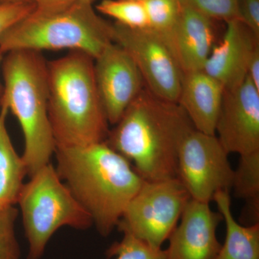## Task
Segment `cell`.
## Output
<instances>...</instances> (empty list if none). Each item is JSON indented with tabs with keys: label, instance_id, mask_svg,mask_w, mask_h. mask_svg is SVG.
I'll return each mask as SVG.
<instances>
[{
	"label": "cell",
	"instance_id": "cell-1",
	"mask_svg": "<svg viewBox=\"0 0 259 259\" xmlns=\"http://www.w3.org/2000/svg\"><path fill=\"white\" fill-rule=\"evenodd\" d=\"M54 153L61 180L89 213L98 233L108 236L145 180L106 142L56 147Z\"/></svg>",
	"mask_w": 259,
	"mask_h": 259
},
{
	"label": "cell",
	"instance_id": "cell-2",
	"mask_svg": "<svg viewBox=\"0 0 259 259\" xmlns=\"http://www.w3.org/2000/svg\"><path fill=\"white\" fill-rule=\"evenodd\" d=\"M115 125L105 142L145 181L177 178L180 145L194 128L177 102L161 100L145 87Z\"/></svg>",
	"mask_w": 259,
	"mask_h": 259
},
{
	"label": "cell",
	"instance_id": "cell-3",
	"mask_svg": "<svg viewBox=\"0 0 259 259\" xmlns=\"http://www.w3.org/2000/svg\"><path fill=\"white\" fill-rule=\"evenodd\" d=\"M48 114L56 147L105 142L108 121L97 91L95 59L81 51L47 62Z\"/></svg>",
	"mask_w": 259,
	"mask_h": 259
},
{
	"label": "cell",
	"instance_id": "cell-4",
	"mask_svg": "<svg viewBox=\"0 0 259 259\" xmlns=\"http://www.w3.org/2000/svg\"><path fill=\"white\" fill-rule=\"evenodd\" d=\"M6 54L2 63L4 88L0 102L21 126L25 144L22 157L30 177L51 163L56 149L48 114L47 61L39 51Z\"/></svg>",
	"mask_w": 259,
	"mask_h": 259
},
{
	"label": "cell",
	"instance_id": "cell-5",
	"mask_svg": "<svg viewBox=\"0 0 259 259\" xmlns=\"http://www.w3.org/2000/svg\"><path fill=\"white\" fill-rule=\"evenodd\" d=\"M112 42V24L93 5L77 2L60 11L34 10L0 37V52L69 49L95 59Z\"/></svg>",
	"mask_w": 259,
	"mask_h": 259
},
{
	"label": "cell",
	"instance_id": "cell-6",
	"mask_svg": "<svg viewBox=\"0 0 259 259\" xmlns=\"http://www.w3.org/2000/svg\"><path fill=\"white\" fill-rule=\"evenodd\" d=\"M17 203L28 243L27 259H41L51 237L61 227L83 231L93 225L51 163L24 184Z\"/></svg>",
	"mask_w": 259,
	"mask_h": 259
},
{
	"label": "cell",
	"instance_id": "cell-7",
	"mask_svg": "<svg viewBox=\"0 0 259 259\" xmlns=\"http://www.w3.org/2000/svg\"><path fill=\"white\" fill-rule=\"evenodd\" d=\"M191 199L179 178L145 181L126 207L117 228L161 249Z\"/></svg>",
	"mask_w": 259,
	"mask_h": 259
},
{
	"label": "cell",
	"instance_id": "cell-8",
	"mask_svg": "<svg viewBox=\"0 0 259 259\" xmlns=\"http://www.w3.org/2000/svg\"><path fill=\"white\" fill-rule=\"evenodd\" d=\"M216 135L192 128L184 138L177 158V178L191 198L209 203L221 191L232 188L234 170Z\"/></svg>",
	"mask_w": 259,
	"mask_h": 259
},
{
	"label": "cell",
	"instance_id": "cell-9",
	"mask_svg": "<svg viewBox=\"0 0 259 259\" xmlns=\"http://www.w3.org/2000/svg\"><path fill=\"white\" fill-rule=\"evenodd\" d=\"M112 40L132 58L151 93L161 100L178 102L183 72L164 37L148 28L133 29L116 23Z\"/></svg>",
	"mask_w": 259,
	"mask_h": 259
},
{
	"label": "cell",
	"instance_id": "cell-10",
	"mask_svg": "<svg viewBox=\"0 0 259 259\" xmlns=\"http://www.w3.org/2000/svg\"><path fill=\"white\" fill-rule=\"evenodd\" d=\"M216 134L229 154L259 151V90L248 77L224 90Z\"/></svg>",
	"mask_w": 259,
	"mask_h": 259
},
{
	"label": "cell",
	"instance_id": "cell-11",
	"mask_svg": "<svg viewBox=\"0 0 259 259\" xmlns=\"http://www.w3.org/2000/svg\"><path fill=\"white\" fill-rule=\"evenodd\" d=\"M95 76L107 121L115 125L146 87L144 79L131 56L114 42L95 59Z\"/></svg>",
	"mask_w": 259,
	"mask_h": 259
},
{
	"label": "cell",
	"instance_id": "cell-12",
	"mask_svg": "<svg viewBox=\"0 0 259 259\" xmlns=\"http://www.w3.org/2000/svg\"><path fill=\"white\" fill-rule=\"evenodd\" d=\"M168 238L166 259H214L221 244L217 228L223 220L221 213L209 203L191 198Z\"/></svg>",
	"mask_w": 259,
	"mask_h": 259
},
{
	"label": "cell",
	"instance_id": "cell-13",
	"mask_svg": "<svg viewBox=\"0 0 259 259\" xmlns=\"http://www.w3.org/2000/svg\"><path fill=\"white\" fill-rule=\"evenodd\" d=\"M259 37L240 21L227 22L222 40L214 46L203 71L221 83L224 90L236 88L247 77V66Z\"/></svg>",
	"mask_w": 259,
	"mask_h": 259
},
{
	"label": "cell",
	"instance_id": "cell-14",
	"mask_svg": "<svg viewBox=\"0 0 259 259\" xmlns=\"http://www.w3.org/2000/svg\"><path fill=\"white\" fill-rule=\"evenodd\" d=\"M180 3V18L168 42L182 72L202 70L214 46L212 20Z\"/></svg>",
	"mask_w": 259,
	"mask_h": 259
},
{
	"label": "cell",
	"instance_id": "cell-15",
	"mask_svg": "<svg viewBox=\"0 0 259 259\" xmlns=\"http://www.w3.org/2000/svg\"><path fill=\"white\" fill-rule=\"evenodd\" d=\"M224 89L203 70L183 73L177 103L185 110L194 128L215 135Z\"/></svg>",
	"mask_w": 259,
	"mask_h": 259
},
{
	"label": "cell",
	"instance_id": "cell-16",
	"mask_svg": "<svg viewBox=\"0 0 259 259\" xmlns=\"http://www.w3.org/2000/svg\"><path fill=\"white\" fill-rule=\"evenodd\" d=\"M213 200L226 227L224 244L214 259H259V223L243 226L237 222L232 214L228 191L217 192Z\"/></svg>",
	"mask_w": 259,
	"mask_h": 259
},
{
	"label": "cell",
	"instance_id": "cell-17",
	"mask_svg": "<svg viewBox=\"0 0 259 259\" xmlns=\"http://www.w3.org/2000/svg\"><path fill=\"white\" fill-rule=\"evenodd\" d=\"M8 109L0 111V209L15 205L24 185L26 166L15 151L6 127Z\"/></svg>",
	"mask_w": 259,
	"mask_h": 259
},
{
	"label": "cell",
	"instance_id": "cell-18",
	"mask_svg": "<svg viewBox=\"0 0 259 259\" xmlns=\"http://www.w3.org/2000/svg\"><path fill=\"white\" fill-rule=\"evenodd\" d=\"M232 188L236 197L249 202L250 207L258 214L259 151L240 156Z\"/></svg>",
	"mask_w": 259,
	"mask_h": 259
},
{
	"label": "cell",
	"instance_id": "cell-19",
	"mask_svg": "<svg viewBox=\"0 0 259 259\" xmlns=\"http://www.w3.org/2000/svg\"><path fill=\"white\" fill-rule=\"evenodd\" d=\"M97 11L116 20V23L133 29L148 28L147 14L141 0H102Z\"/></svg>",
	"mask_w": 259,
	"mask_h": 259
},
{
	"label": "cell",
	"instance_id": "cell-20",
	"mask_svg": "<svg viewBox=\"0 0 259 259\" xmlns=\"http://www.w3.org/2000/svg\"><path fill=\"white\" fill-rule=\"evenodd\" d=\"M142 2L147 14L148 28L158 32L167 41H169L180 18V0H142Z\"/></svg>",
	"mask_w": 259,
	"mask_h": 259
},
{
	"label": "cell",
	"instance_id": "cell-21",
	"mask_svg": "<svg viewBox=\"0 0 259 259\" xmlns=\"http://www.w3.org/2000/svg\"><path fill=\"white\" fill-rule=\"evenodd\" d=\"M105 254L108 258L166 259V250L153 248L128 233H123L122 240L114 243Z\"/></svg>",
	"mask_w": 259,
	"mask_h": 259
},
{
	"label": "cell",
	"instance_id": "cell-22",
	"mask_svg": "<svg viewBox=\"0 0 259 259\" xmlns=\"http://www.w3.org/2000/svg\"><path fill=\"white\" fill-rule=\"evenodd\" d=\"M18 215L14 205L0 209V259H22L15 233Z\"/></svg>",
	"mask_w": 259,
	"mask_h": 259
},
{
	"label": "cell",
	"instance_id": "cell-23",
	"mask_svg": "<svg viewBox=\"0 0 259 259\" xmlns=\"http://www.w3.org/2000/svg\"><path fill=\"white\" fill-rule=\"evenodd\" d=\"M211 20H239V0H180Z\"/></svg>",
	"mask_w": 259,
	"mask_h": 259
},
{
	"label": "cell",
	"instance_id": "cell-24",
	"mask_svg": "<svg viewBox=\"0 0 259 259\" xmlns=\"http://www.w3.org/2000/svg\"><path fill=\"white\" fill-rule=\"evenodd\" d=\"M35 9L33 3H0V37Z\"/></svg>",
	"mask_w": 259,
	"mask_h": 259
},
{
	"label": "cell",
	"instance_id": "cell-25",
	"mask_svg": "<svg viewBox=\"0 0 259 259\" xmlns=\"http://www.w3.org/2000/svg\"><path fill=\"white\" fill-rule=\"evenodd\" d=\"M239 20L259 37V0H239Z\"/></svg>",
	"mask_w": 259,
	"mask_h": 259
},
{
	"label": "cell",
	"instance_id": "cell-26",
	"mask_svg": "<svg viewBox=\"0 0 259 259\" xmlns=\"http://www.w3.org/2000/svg\"><path fill=\"white\" fill-rule=\"evenodd\" d=\"M35 10L41 12H56L71 6L76 0H33Z\"/></svg>",
	"mask_w": 259,
	"mask_h": 259
},
{
	"label": "cell",
	"instance_id": "cell-27",
	"mask_svg": "<svg viewBox=\"0 0 259 259\" xmlns=\"http://www.w3.org/2000/svg\"><path fill=\"white\" fill-rule=\"evenodd\" d=\"M247 77L259 90V47L253 51L248 61Z\"/></svg>",
	"mask_w": 259,
	"mask_h": 259
},
{
	"label": "cell",
	"instance_id": "cell-28",
	"mask_svg": "<svg viewBox=\"0 0 259 259\" xmlns=\"http://www.w3.org/2000/svg\"><path fill=\"white\" fill-rule=\"evenodd\" d=\"M0 3H33V0H0Z\"/></svg>",
	"mask_w": 259,
	"mask_h": 259
},
{
	"label": "cell",
	"instance_id": "cell-29",
	"mask_svg": "<svg viewBox=\"0 0 259 259\" xmlns=\"http://www.w3.org/2000/svg\"><path fill=\"white\" fill-rule=\"evenodd\" d=\"M4 55L3 53L0 52V68L2 67V63H3V59H4ZM2 87L0 83V95H1Z\"/></svg>",
	"mask_w": 259,
	"mask_h": 259
},
{
	"label": "cell",
	"instance_id": "cell-30",
	"mask_svg": "<svg viewBox=\"0 0 259 259\" xmlns=\"http://www.w3.org/2000/svg\"><path fill=\"white\" fill-rule=\"evenodd\" d=\"M76 1L79 2V3H88V4L93 5L95 0H76Z\"/></svg>",
	"mask_w": 259,
	"mask_h": 259
},
{
	"label": "cell",
	"instance_id": "cell-31",
	"mask_svg": "<svg viewBox=\"0 0 259 259\" xmlns=\"http://www.w3.org/2000/svg\"><path fill=\"white\" fill-rule=\"evenodd\" d=\"M141 1H142V0H141Z\"/></svg>",
	"mask_w": 259,
	"mask_h": 259
}]
</instances>
